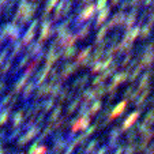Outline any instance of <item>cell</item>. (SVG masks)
I'll return each instance as SVG.
<instances>
[{
  "label": "cell",
  "mask_w": 154,
  "mask_h": 154,
  "mask_svg": "<svg viewBox=\"0 0 154 154\" xmlns=\"http://www.w3.org/2000/svg\"><path fill=\"white\" fill-rule=\"evenodd\" d=\"M140 72H142V67L139 66V63H138V66L134 68V70H131L130 72H128V79L127 81L130 82V83H134L135 81H137L138 78H139Z\"/></svg>",
  "instance_id": "cell-18"
},
{
  "label": "cell",
  "mask_w": 154,
  "mask_h": 154,
  "mask_svg": "<svg viewBox=\"0 0 154 154\" xmlns=\"http://www.w3.org/2000/svg\"><path fill=\"white\" fill-rule=\"evenodd\" d=\"M89 124H90V117H89V116L81 117L79 120L74 122V124H72V131L75 132V131H78V130H85V128H87V125H89Z\"/></svg>",
  "instance_id": "cell-12"
},
{
  "label": "cell",
  "mask_w": 154,
  "mask_h": 154,
  "mask_svg": "<svg viewBox=\"0 0 154 154\" xmlns=\"http://www.w3.org/2000/svg\"><path fill=\"white\" fill-rule=\"evenodd\" d=\"M71 97H72V90H70V87L66 86L61 89L60 94H59V98H60V101H66V100H70Z\"/></svg>",
  "instance_id": "cell-23"
},
{
  "label": "cell",
  "mask_w": 154,
  "mask_h": 154,
  "mask_svg": "<svg viewBox=\"0 0 154 154\" xmlns=\"http://www.w3.org/2000/svg\"><path fill=\"white\" fill-rule=\"evenodd\" d=\"M135 90V87L132 86V85H130V86L125 89L124 91H123V98H125V101H127V98H130V96L132 94V91Z\"/></svg>",
  "instance_id": "cell-33"
},
{
  "label": "cell",
  "mask_w": 154,
  "mask_h": 154,
  "mask_svg": "<svg viewBox=\"0 0 154 154\" xmlns=\"http://www.w3.org/2000/svg\"><path fill=\"white\" fill-rule=\"evenodd\" d=\"M139 94H140V91L138 90V89H135V90L132 91V94L130 96V100H131L132 102H135V101L138 100V97H139Z\"/></svg>",
  "instance_id": "cell-38"
},
{
  "label": "cell",
  "mask_w": 154,
  "mask_h": 154,
  "mask_svg": "<svg viewBox=\"0 0 154 154\" xmlns=\"http://www.w3.org/2000/svg\"><path fill=\"white\" fill-rule=\"evenodd\" d=\"M53 105V100L51 98V100H48L47 102H45V109H51V106Z\"/></svg>",
  "instance_id": "cell-42"
},
{
  "label": "cell",
  "mask_w": 154,
  "mask_h": 154,
  "mask_svg": "<svg viewBox=\"0 0 154 154\" xmlns=\"http://www.w3.org/2000/svg\"><path fill=\"white\" fill-rule=\"evenodd\" d=\"M81 100L82 98L79 97V94H78V97H76V98H74L72 101L70 102V105H68V108H67V112H68V113H72L76 108L79 106V104H81Z\"/></svg>",
  "instance_id": "cell-27"
},
{
  "label": "cell",
  "mask_w": 154,
  "mask_h": 154,
  "mask_svg": "<svg viewBox=\"0 0 154 154\" xmlns=\"http://www.w3.org/2000/svg\"><path fill=\"white\" fill-rule=\"evenodd\" d=\"M89 74H85V75H82V76H79V78H76L75 81H74V83H72V89L74 90H76V89H83L85 86H86L87 83H89Z\"/></svg>",
  "instance_id": "cell-14"
},
{
  "label": "cell",
  "mask_w": 154,
  "mask_h": 154,
  "mask_svg": "<svg viewBox=\"0 0 154 154\" xmlns=\"http://www.w3.org/2000/svg\"><path fill=\"white\" fill-rule=\"evenodd\" d=\"M139 32H140V26H139V25H137V26H132L131 29L124 30L123 40H125V41H128V42H132V44H134V41L137 40L138 37H139Z\"/></svg>",
  "instance_id": "cell-5"
},
{
  "label": "cell",
  "mask_w": 154,
  "mask_h": 154,
  "mask_svg": "<svg viewBox=\"0 0 154 154\" xmlns=\"http://www.w3.org/2000/svg\"><path fill=\"white\" fill-rule=\"evenodd\" d=\"M51 20L45 19L44 20V25H42V33H41V38L42 40H45V38H48V35L52 34V32H51Z\"/></svg>",
  "instance_id": "cell-21"
},
{
  "label": "cell",
  "mask_w": 154,
  "mask_h": 154,
  "mask_svg": "<svg viewBox=\"0 0 154 154\" xmlns=\"http://www.w3.org/2000/svg\"><path fill=\"white\" fill-rule=\"evenodd\" d=\"M90 30H91V23H90V22H87V23L82 25V26L78 29V32L75 33L76 40H83V38H86L87 35L90 34Z\"/></svg>",
  "instance_id": "cell-11"
},
{
  "label": "cell",
  "mask_w": 154,
  "mask_h": 154,
  "mask_svg": "<svg viewBox=\"0 0 154 154\" xmlns=\"http://www.w3.org/2000/svg\"><path fill=\"white\" fill-rule=\"evenodd\" d=\"M150 93H151V85H150V86H149V87H146L145 90H143L142 93L139 94V97H138V100L134 102V104L137 105V106L142 108L143 105L146 104V101H147V97L150 96Z\"/></svg>",
  "instance_id": "cell-13"
},
{
  "label": "cell",
  "mask_w": 154,
  "mask_h": 154,
  "mask_svg": "<svg viewBox=\"0 0 154 154\" xmlns=\"http://www.w3.org/2000/svg\"><path fill=\"white\" fill-rule=\"evenodd\" d=\"M153 75H154V70H153Z\"/></svg>",
  "instance_id": "cell-45"
},
{
  "label": "cell",
  "mask_w": 154,
  "mask_h": 154,
  "mask_svg": "<svg viewBox=\"0 0 154 154\" xmlns=\"http://www.w3.org/2000/svg\"><path fill=\"white\" fill-rule=\"evenodd\" d=\"M151 30H153V27H151L150 25H145V26H140V32H139L140 40H146V38L150 37V35H151Z\"/></svg>",
  "instance_id": "cell-22"
},
{
  "label": "cell",
  "mask_w": 154,
  "mask_h": 154,
  "mask_svg": "<svg viewBox=\"0 0 154 154\" xmlns=\"http://www.w3.org/2000/svg\"><path fill=\"white\" fill-rule=\"evenodd\" d=\"M127 79H128V72L124 70V71H120V72H116V74H115V75L112 76V82H111V83L115 85L116 87H119V85L124 83Z\"/></svg>",
  "instance_id": "cell-10"
},
{
  "label": "cell",
  "mask_w": 154,
  "mask_h": 154,
  "mask_svg": "<svg viewBox=\"0 0 154 154\" xmlns=\"http://www.w3.org/2000/svg\"><path fill=\"white\" fill-rule=\"evenodd\" d=\"M76 52H78V48L74 45V47H68L66 48V49H63V53H61V57L64 59V60H70L71 57H74V56L76 55Z\"/></svg>",
  "instance_id": "cell-20"
},
{
  "label": "cell",
  "mask_w": 154,
  "mask_h": 154,
  "mask_svg": "<svg viewBox=\"0 0 154 154\" xmlns=\"http://www.w3.org/2000/svg\"><path fill=\"white\" fill-rule=\"evenodd\" d=\"M93 0H79V7L83 8V6H87V4H91Z\"/></svg>",
  "instance_id": "cell-41"
},
{
  "label": "cell",
  "mask_w": 154,
  "mask_h": 154,
  "mask_svg": "<svg viewBox=\"0 0 154 154\" xmlns=\"http://www.w3.org/2000/svg\"><path fill=\"white\" fill-rule=\"evenodd\" d=\"M120 3H122V0H111V6L112 7L117 6V4H120Z\"/></svg>",
  "instance_id": "cell-43"
},
{
  "label": "cell",
  "mask_w": 154,
  "mask_h": 154,
  "mask_svg": "<svg viewBox=\"0 0 154 154\" xmlns=\"http://www.w3.org/2000/svg\"><path fill=\"white\" fill-rule=\"evenodd\" d=\"M139 8L140 7H131V11L128 14H125V19L123 22V29L127 30V29H131V27L134 26L135 23V19L138 17V12H139Z\"/></svg>",
  "instance_id": "cell-2"
},
{
  "label": "cell",
  "mask_w": 154,
  "mask_h": 154,
  "mask_svg": "<svg viewBox=\"0 0 154 154\" xmlns=\"http://www.w3.org/2000/svg\"><path fill=\"white\" fill-rule=\"evenodd\" d=\"M91 51H93V47H91V45H89V47L83 48L81 52H78V55H76V60H75L76 66H79V63H81V61H83L87 57V56H90Z\"/></svg>",
  "instance_id": "cell-16"
},
{
  "label": "cell",
  "mask_w": 154,
  "mask_h": 154,
  "mask_svg": "<svg viewBox=\"0 0 154 154\" xmlns=\"http://www.w3.org/2000/svg\"><path fill=\"white\" fill-rule=\"evenodd\" d=\"M109 15H111V7H105L102 11L98 12V15H97L96 18V23H94V27H101L102 25L106 22V19L109 18Z\"/></svg>",
  "instance_id": "cell-8"
},
{
  "label": "cell",
  "mask_w": 154,
  "mask_h": 154,
  "mask_svg": "<svg viewBox=\"0 0 154 154\" xmlns=\"http://www.w3.org/2000/svg\"><path fill=\"white\" fill-rule=\"evenodd\" d=\"M108 4V0H97V4L94 6V8H96V11H102V10L106 7Z\"/></svg>",
  "instance_id": "cell-30"
},
{
  "label": "cell",
  "mask_w": 154,
  "mask_h": 154,
  "mask_svg": "<svg viewBox=\"0 0 154 154\" xmlns=\"http://www.w3.org/2000/svg\"><path fill=\"white\" fill-rule=\"evenodd\" d=\"M61 89H63V81H59L56 83L52 85V89H51V96L52 97H59Z\"/></svg>",
  "instance_id": "cell-24"
},
{
  "label": "cell",
  "mask_w": 154,
  "mask_h": 154,
  "mask_svg": "<svg viewBox=\"0 0 154 154\" xmlns=\"http://www.w3.org/2000/svg\"><path fill=\"white\" fill-rule=\"evenodd\" d=\"M79 97H81V98H83L85 102L93 101V100L96 98L94 89H91V87H87V89H85V90H81V93H79Z\"/></svg>",
  "instance_id": "cell-15"
},
{
  "label": "cell",
  "mask_w": 154,
  "mask_h": 154,
  "mask_svg": "<svg viewBox=\"0 0 154 154\" xmlns=\"http://www.w3.org/2000/svg\"><path fill=\"white\" fill-rule=\"evenodd\" d=\"M134 59V52L131 51V52H128V53H125L124 55V57L122 59V61L119 63V67H127L128 64L131 63V60Z\"/></svg>",
  "instance_id": "cell-25"
},
{
  "label": "cell",
  "mask_w": 154,
  "mask_h": 154,
  "mask_svg": "<svg viewBox=\"0 0 154 154\" xmlns=\"http://www.w3.org/2000/svg\"><path fill=\"white\" fill-rule=\"evenodd\" d=\"M102 106V102H101V100H96V101L91 104V106L89 108V113H91V115H94V113H97V112L100 111V108Z\"/></svg>",
  "instance_id": "cell-28"
},
{
  "label": "cell",
  "mask_w": 154,
  "mask_h": 154,
  "mask_svg": "<svg viewBox=\"0 0 154 154\" xmlns=\"http://www.w3.org/2000/svg\"><path fill=\"white\" fill-rule=\"evenodd\" d=\"M139 115H140V112H139V111L132 112V113H131L130 116H128L127 119H125V122L123 123V130H128V128H130L132 124H135V122L138 120Z\"/></svg>",
  "instance_id": "cell-17"
},
{
  "label": "cell",
  "mask_w": 154,
  "mask_h": 154,
  "mask_svg": "<svg viewBox=\"0 0 154 154\" xmlns=\"http://www.w3.org/2000/svg\"><path fill=\"white\" fill-rule=\"evenodd\" d=\"M61 109H63V108H61V105H59L57 108H56V111L53 112V115H52V119H56V117L59 116V115H60V112H61Z\"/></svg>",
  "instance_id": "cell-40"
},
{
  "label": "cell",
  "mask_w": 154,
  "mask_h": 154,
  "mask_svg": "<svg viewBox=\"0 0 154 154\" xmlns=\"http://www.w3.org/2000/svg\"><path fill=\"white\" fill-rule=\"evenodd\" d=\"M149 102H150V104H154V96L151 97V100H150V101H149Z\"/></svg>",
  "instance_id": "cell-44"
},
{
  "label": "cell",
  "mask_w": 154,
  "mask_h": 154,
  "mask_svg": "<svg viewBox=\"0 0 154 154\" xmlns=\"http://www.w3.org/2000/svg\"><path fill=\"white\" fill-rule=\"evenodd\" d=\"M76 35L74 32H68L67 34H64L63 37H59L57 40H56V45H59V48H61V49H66V48L68 47H74V44L76 42Z\"/></svg>",
  "instance_id": "cell-1"
},
{
  "label": "cell",
  "mask_w": 154,
  "mask_h": 154,
  "mask_svg": "<svg viewBox=\"0 0 154 154\" xmlns=\"http://www.w3.org/2000/svg\"><path fill=\"white\" fill-rule=\"evenodd\" d=\"M151 78H153V70H147V71H146V72L142 75V78L139 79V83H138V87H137L138 90L142 91V90H145L146 87L150 86Z\"/></svg>",
  "instance_id": "cell-7"
},
{
  "label": "cell",
  "mask_w": 154,
  "mask_h": 154,
  "mask_svg": "<svg viewBox=\"0 0 154 154\" xmlns=\"http://www.w3.org/2000/svg\"><path fill=\"white\" fill-rule=\"evenodd\" d=\"M145 122L147 123V124H150V123H154V109H153V111H150V112H147V113H146Z\"/></svg>",
  "instance_id": "cell-36"
},
{
  "label": "cell",
  "mask_w": 154,
  "mask_h": 154,
  "mask_svg": "<svg viewBox=\"0 0 154 154\" xmlns=\"http://www.w3.org/2000/svg\"><path fill=\"white\" fill-rule=\"evenodd\" d=\"M94 94H96V98H102L104 96H106V85H100L97 86V89H94Z\"/></svg>",
  "instance_id": "cell-26"
},
{
  "label": "cell",
  "mask_w": 154,
  "mask_h": 154,
  "mask_svg": "<svg viewBox=\"0 0 154 154\" xmlns=\"http://www.w3.org/2000/svg\"><path fill=\"white\" fill-rule=\"evenodd\" d=\"M81 116H89V102H83L79 109V117Z\"/></svg>",
  "instance_id": "cell-29"
},
{
  "label": "cell",
  "mask_w": 154,
  "mask_h": 154,
  "mask_svg": "<svg viewBox=\"0 0 154 154\" xmlns=\"http://www.w3.org/2000/svg\"><path fill=\"white\" fill-rule=\"evenodd\" d=\"M51 89H52V85L51 83L44 85V86L40 89V91H38V96H45V94H48L51 91Z\"/></svg>",
  "instance_id": "cell-31"
},
{
  "label": "cell",
  "mask_w": 154,
  "mask_h": 154,
  "mask_svg": "<svg viewBox=\"0 0 154 154\" xmlns=\"http://www.w3.org/2000/svg\"><path fill=\"white\" fill-rule=\"evenodd\" d=\"M125 19V12H122V11H117L116 14L113 15V17L109 19V22H108V27L109 29H112V27H122L123 26V22H124Z\"/></svg>",
  "instance_id": "cell-6"
},
{
  "label": "cell",
  "mask_w": 154,
  "mask_h": 154,
  "mask_svg": "<svg viewBox=\"0 0 154 154\" xmlns=\"http://www.w3.org/2000/svg\"><path fill=\"white\" fill-rule=\"evenodd\" d=\"M49 68H51V67H45L42 71H41V72H40V78H38V81H40V82H42L44 79L47 78V76H48V72H49Z\"/></svg>",
  "instance_id": "cell-37"
},
{
  "label": "cell",
  "mask_w": 154,
  "mask_h": 154,
  "mask_svg": "<svg viewBox=\"0 0 154 154\" xmlns=\"http://www.w3.org/2000/svg\"><path fill=\"white\" fill-rule=\"evenodd\" d=\"M108 30H109V27H108V25L106 23H104L102 25V27L98 30V33H97V35H96V42H94V47H97L100 42H101L102 40H104L105 37H106V33H108Z\"/></svg>",
  "instance_id": "cell-19"
},
{
  "label": "cell",
  "mask_w": 154,
  "mask_h": 154,
  "mask_svg": "<svg viewBox=\"0 0 154 154\" xmlns=\"http://www.w3.org/2000/svg\"><path fill=\"white\" fill-rule=\"evenodd\" d=\"M127 8H131V3H130V0H124V2H122V3H120V8H119V11L124 12Z\"/></svg>",
  "instance_id": "cell-35"
},
{
  "label": "cell",
  "mask_w": 154,
  "mask_h": 154,
  "mask_svg": "<svg viewBox=\"0 0 154 154\" xmlns=\"http://www.w3.org/2000/svg\"><path fill=\"white\" fill-rule=\"evenodd\" d=\"M104 82H105V79L102 78L101 75H98L91 81V85H93V86H100V85H104Z\"/></svg>",
  "instance_id": "cell-34"
},
{
  "label": "cell",
  "mask_w": 154,
  "mask_h": 154,
  "mask_svg": "<svg viewBox=\"0 0 154 154\" xmlns=\"http://www.w3.org/2000/svg\"><path fill=\"white\" fill-rule=\"evenodd\" d=\"M125 109H127V101L123 100V101H120L116 106H113V109H112L111 113H109V119H108V122H111V120L120 117L125 112Z\"/></svg>",
  "instance_id": "cell-3"
},
{
  "label": "cell",
  "mask_w": 154,
  "mask_h": 154,
  "mask_svg": "<svg viewBox=\"0 0 154 154\" xmlns=\"http://www.w3.org/2000/svg\"><path fill=\"white\" fill-rule=\"evenodd\" d=\"M78 66H76L75 63H66L63 66V70H61V72H60V78H61V81H66V79H68L72 74H75V71L78 70Z\"/></svg>",
  "instance_id": "cell-4"
},
{
  "label": "cell",
  "mask_w": 154,
  "mask_h": 154,
  "mask_svg": "<svg viewBox=\"0 0 154 154\" xmlns=\"http://www.w3.org/2000/svg\"><path fill=\"white\" fill-rule=\"evenodd\" d=\"M154 63V52H150V53H145V55L140 56L139 59V66L143 68H150Z\"/></svg>",
  "instance_id": "cell-9"
},
{
  "label": "cell",
  "mask_w": 154,
  "mask_h": 154,
  "mask_svg": "<svg viewBox=\"0 0 154 154\" xmlns=\"http://www.w3.org/2000/svg\"><path fill=\"white\" fill-rule=\"evenodd\" d=\"M151 10H153V8H145V10L142 11V14H140L139 19H138V20H139V26H140V23H142V22L146 19V18H149V15H150Z\"/></svg>",
  "instance_id": "cell-32"
},
{
  "label": "cell",
  "mask_w": 154,
  "mask_h": 154,
  "mask_svg": "<svg viewBox=\"0 0 154 154\" xmlns=\"http://www.w3.org/2000/svg\"><path fill=\"white\" fill-rule=\"evenodd\" d=\"M147 25H150L151 27H153V25H154V8L151 10L150 15H149V23Z\"/></svg>",
  "instance_id": "cell-39"
}]
</instances>
